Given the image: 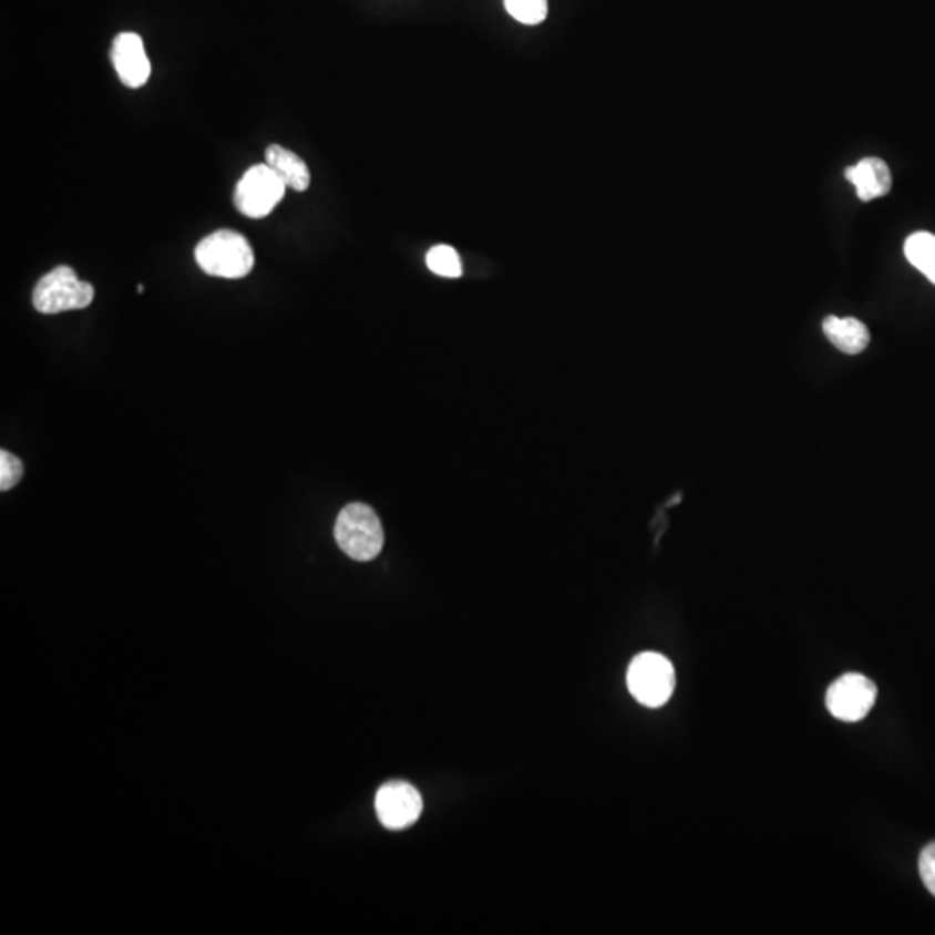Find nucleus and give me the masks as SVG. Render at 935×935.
Segmentation results:
<instances>
[{"mask_svg":"<svg viewBox=\"0 0 935 935\" xmlns=\"http://www.w3.org/2000/svg\"><path fill=\"white\" fill-rule=\"evenodd\" d=\"M918 870L925 887L935 896V842L928 844L919 854Z\"/></svg>","mask_w":935,"mask_h":935,"instance_id":"obj_16","label":"nucleus"},{"mask_svg":"<svg viewBox=\"0 0 935 935\" xmlns=\"http://www.w3.org/2000/svg\"><path fill=\"white\" fill-rule=\"evenodd\" d=\"M137 291H140V294H143V291H144V286H143V285L137 286Z\"/></svg>","mask_w":935,"mask_h":935,"instance_id":"obj_17","label":"nucleus"},{"mask_svg":"<svg viewBox=\"0 0 935 935\" xmlns=\"http://www.w3.org/2000/svg\"><path fill=\"white\" fill-rule=\"evenodd\" d=\"M32 301L40 314L48 316L85 309L94 301V286L79 279L72 267L60 266L39 279Z\"/></svg>","mask_w":935,"mask_h":935,"instance_id":"obj_3","label":"nucleus"},{"mask_svg":"<svg viewBox=\"0 0 935 935\" xmlns=\"http://www.w3.org/2000/svg\"><path fill=\"white\" fill-rule=\"evenodd\" d=\"M113 68L120 82L129 89H140L147 84L151 63L144 49L143 39L134 32L119 33L110 51Z\"/></svg>","mask_w":935,"mask_h":935,"instance_id":"obj_8","label":"nucleus"},{"mask_svg":"<svg viewBox=\"0 0 935 935\" xmlns=\"http://www.w3.org/2000/svg\"><path fill=\"white\" fill-rule=\"evenodd\" d=\"M195 257L199 269L214 278L242 279L255 266L250 243L243 234L230 229L208 234L196 246Z\"/></svg>","mask_w":935,"mask_h":935,"instance_id":"obj_1","label":"nucleus"},{"mask_svg":"<svg viewBox=\"0 0 935 935\" xmlns=\"http://www.w3.org/2000/svg\"><path fill=\"white\" fill-rule=\"evenodd\" d=\"M374 808L384 829L404 830L417 823L421 816L423 799L409 783L392 781L378 790Z\"/></svg>","mask_w":935,"mask_h":935,"instance_id":"obj_7","label":"nucleus"},{"mask_svg":"<svg viewBox=\"0 0 935 935\" xmlns=\"http://www.w3.org/2000/svg\"><path fill=\"white\" fill-rule=\"evenodd\" d=\"M23 476V463L14 454L2 449L0 451V489L9 491L20 482Z\"/></svg>","mask_w":935,"mask_h":935,"instance_id":"obj_15","label":"nucleus"},{"mask_svg":"<svg viewBox=\"0 0 935 935\" xmlns=\"http://www.w3.org/2000/svg\"><path fill=\"white\" fill-rule=\"evenodd\" d=\"M286 186L276 172L263 163L243 174L234 189V206L248 218H264L285 198Z\"/></svg>","mask_w":935,"mask_h":935,"instance_id":"obj_5","label":"nucleus"},{"mask_svg":"<svg viewBox=\"0 0 935 935\" xmlns=\"http://www.w3.org/2000/svg\"><path fill=\"white\" fill-rule=\"evenodd\" d=\"M845 178L856 187L857 198L864 203L888 195L892 187L891 168L880 158H863L845 168Z\"/></svg>","mask_w":935,"mask_h":935,"instance_id":"obj_9","label":"nucleus"},{"mask_svg":"<svg viewBox=\"0 0 935 935\" xmlns=\"http://www.w3.org/2000/svg\"><path fill=\"white\" fill-rule=\"evenodd\" d=\"M335 540L341 552L356 562H371L383 549L380 518L368 504L352 503L341 510L335 524Z\"/></svg>","mask_w":935,"mask_h":935,"instance_id":"obj_2","label":"nucleus"},{"mask_svg":"<svg viewBox=\"0 0 935 935\" xmlns=\"http://www.w3.org/2000/svg\"><path fill=\"white\" fill-rule=\"evenodd\" d=\"M876 686L861 674H845L836 679L826 693V707L833 718L856 722L869 716L875 706Z\"/></svg>","mask_w":935,"mask_h":935,"instance_id":"obj_6","label":"nucleus"},{"mask_svg":"<svg viewBox=\"0 0 935 935\" xmlns=\"http://www.w3.org/2000/svg\"><path fill=\"white\" fill-rule=\"evenodd\" d=\"M823 333L835 349L847 356H857L870 343L869 328L856 318L829 316L823 321Z\"/></svg>","mask_w":935,"mask_h":935,"instance_id":"obj_10","label":"nucleus"},{"mask_svg":"<svg viewBox=\"0 0 935 935\" xmlns=\"http://www.w3.org/2000/svg\"><path fill=\"white\" fill-rule=\"evenodd\" d=\"M266 163L276 172L286 187L304 193L310 186V171L307 163L279 144H270L266 150Z\"/></svg>","mask_w":935,"mask_h":935,"instance_id":"obj_11","label":"nucleus"},{"mask_svg":"<svg viewBox=\"0 0 935 935\" xmlns=\"http://www.w3.org/2000/svg\"><path fill=\"white\" fill-rule=\"evenodd\" d=\"M904 255L907 263L935 285V234L925 230L912 234L904 243Z\"/></svg>","mask_w":935,"mask_h":935,"instance_id":"obj_12","label":"nucleus"},{"mask_svg":"<svg viewBox=\"0 0 935 935\" xmlns=\"http://www.w3.org/2000/svg\"><path fill=\"white\" fill-rule=\"evenodd\" d=\"M427 266L433 274L442 276V278H460L463 274L460 255L449 245L433 246L427 255Z\"/></svg>","mask_w":935,"mask_h":935,"instance_id":"obj_13","label":"nucleus"},{"mask_svg":"<svg viewBox=\"0 0 935 935\" xmlns=\"http://www.w3.org/2000/svg\"><path fill=\"white\" fill-rule=\"evenodd\" d=\"M504 8L518 23L541 24L546 20L547 0H504Z\"/></svg>","mask_w":935,"mask_h":935,"instance_id":"obj_14","label":"nucleus"},{"mask_svg":"<svg viewBox=\"0 0 935 935\" xmlns=\"http://www.w3.org/2000/svg\"><path fill=\"white\" fill-rule=\"evenodd\" d=\"M627 688L641 706L662 707L676 688V672L669 658L655 651L639 654L627 670Z\"/></svg>","mask_w":935,"mask_h":935,"instance_id":"obj_4","label":"nucleus"}]
</instances>
